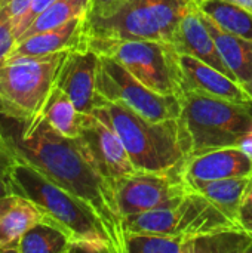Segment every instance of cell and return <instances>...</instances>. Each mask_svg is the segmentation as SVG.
<instances>
[{"mask_svg":"<svg viewBox=\"0 0 252 253\" xmlns=\"http://www.w3.org/2000/svg\"><path fill=\"white\" fill-rule=\"evenodd\" d=\"M6 133L21 160L33 165L92 208L107 227L116 253H126L123 219L117 208L114 184L97 169L79 138L62 136L45 119L30 132L19 129L6 130Z\"/></svg>","mask_w":252,"mask_h":253,"instance_id":"6da1fadb","label":"cell"},{"mask_svg":"<svg viewBox=\"0 0 252 253\" xmlns=\"http://www.w3.org/2000/svg\"><path fill=\"white\" fill-rule=\"evenodd\" d=\"M92 114L114 129L138 172H171L187 160L178 119L153 122L101 96Z\"/></svg>","mask_w":252,"mask_h":253,"instance_id":"7a4b0ae2","label":"cell"},{"mask_svg":"<svg viewBox=\"0 0 252 253\" xmlns=\"http://www.w3.org/2000/svg\"><path fill=\"white\" fill-rule=\"evenodd\" d=\"M10 190L12 196L31 200L45 215V221L62 228L71 242H101L116 252L107 227L92 208L18 156L10 172Z\"/></svg>","mask_w":252,"mask_h":253,"instance_id":"3957f363","label":"cell"},{"mask_svg":"<svg viewBox=\"0 0 252 253\" xmlns=\"http://www.w3.org/2000/svg\"><path fill=\"white\" fill-rule=\"evenodd\" d=\"M180 99L178 125L187 159L211 150L238 147L252 126V105L195 90H184Z\"/></svg>","mask_w":252,"mask_h":253,"instance_id":"277c9868","label":"cell"},{"mask_svg":"<svg viewBox=\"0 0 252 253\" xmlns=\"http://www.w3.org/2000/svg\"><path fill=\"white\" fill-rule=\"evenodd\" d=\"M67 52L45 56H15L0 65V116L30 132L43 110Z\"/></svg>","mask_w":252,"mask_h":253,"instance_id":"5b68a950","label":"cell"},{"mask_svg":"<svg viewBox=\"0 0 252 253\" xmlns=\"http://www.w3.org/2000/svg\"><path fill=\"white\" fill-rule=\"evenodd\" d=\"M195 0H123L108 16L86 21V46L114 40H157L171 43Z\"/></svg>","mask_w":252,"mask_h":253,"instance_id":"8992f818","label":"cell"},{"mask_svg":"<svg viewBox=\"0 0 252 253\" xmlns=\"http://www.w3.org/2000/svg\"><path fill=\"white\" fill-rule=\"evenodd\" d=\"M98 55L111 56L149 89L169 96L184 92L180 53L171 43L157 40H114L89 44Z\"/></svg>","mask_w":252,"mask_h":253,"instance_id":"52a82bcc","label":"cell"},{"mask_svg":"<svg viewBox=\"0 0 252 253\" xmlns=\"http://www.w3.org/2000/svg\"><path fill=\"white\" fill-rule=\"evenodd\" d=\"M125 234L198 236L226 230H241L202 194L190 191L177 203L123 218Z\"/></svg>","mask_w":252,"mask_h":253,"instance_id":"ba28073f","label":"cell"},{"mask_svg":"<svg viewBox=\"0 0 252 253\" xmlns=\"http://www.w3.org/2000/svg\"><path fill=\"white\" fill-rule=\"evenodd\" d=\"M97 93L102 99L120 104L153 122L177 120L181 114V99L178 96L160 95L149 89L107 55H100Z\"/></svg>","mask_w":252,"mask_h":253,"instance_id":"9c48e42d","label":"cell"},{"mask_svg":"<svg viewBox=\"0 0 252 253\" xmlns=\"http://www.w3.org/2000/svg\"><path fill=\"white\" fill-rule=\"evenodd\" d=\"M190 191L181 168L171 172H135L114 181L122 219L177 203Z\"/></svg>","mask_w":252,"mask_h":253,"instance_id":"30bf717a","label":"cell"},{"mask_svg":"<svg viewBox=\"0 0 252 253\" xmlns=\"http://www.w3.org/2000/svg\"><path fill=\"white\" fill-rule=\"evenodd\" d=\"M126 253H250L252 237L242 230L198 236L125 234Z\"/></svg>","mask_w":252,"mask_h":253,"instance_id":"8fae6325","label":"cell"},{"mask_svg":"<svg viewBox=\"0 0 252 253\" xmlns=\"http://www.w3.org/2000/svg\"><path fill=\"white\" fill-rule=\"evenodd\" d=\"M97 169L113 184L116 179L138 172L114 129L95 114H86L79 136Z\"/></svg>","mask_w":252,"mask_h":253,"instance_id":"7c38bea8","label":"cell"},{"mask_svg":"<svg viewBox=\"0 0 252 253\" xmlns=\"http://www.w3.org/2000/svg\"><path fill=\"white\" fill-rule=\"evenodd\" d=\"M100 55L91 47H77L65 53L58 71L56 86L64 90L82 114H91L95 108L97 71Z\"/></svg>","mask_w":252,"mask_h":253,"instance_id":"4fadbf2b","label":"cell"},{"mask_svg":"<svg viewBox=\"0 0 252 253\" xmlns=\"http://www.w3.org/2000/svg\"><path fill=\"white\" fill-rule=\"evenodd\" d=\"M181 175L186 182L252 176V159L239 147L211 150L189 157L181 166Z\"/></svg>","mask_w":252,"mask_h":253,"instance_id":"5bb4252c","label":"cell"},{"mask_svg":"<svg viewBox=\"0 0 252 253\" xmlns=\"http://www.w3.org/2000/svg\"><path fill=\"white\" fill-rule=\"evenodd\" d=\"M180 67L184 90H195L214 98L252 105V99L247 89L215 67L184 53H180Z\"/></svg>","mask_w":252,"mask_h":253,"instance_id":"9a60e30c","label":"cell"},{"mask_svg":"<svg viewBox=\"0 0 252 253\" xmlns=\"http://www.w3.org/2000/svg\"><path fill=\"white\" fill-rule=\"evenodd\" d=\"M171 44L178 53L195 56L199 61L206 62L232 77L229 68L226 67L218 53L215 42L208 30L201 9L196 4V0L181 18Z\"/></svg>","mask_w":252,"mask_h":253,"instance_id":"2e32d148","label":"cell"},{"mask_svg":"<svg viewBox=\"0 0 252 253\" xmlns=\"http://www.w3.org/2000/svg\"><path fill=\"white\" fill-rule=\"evenodd\" d=\"M85 16L74 18L56 28L40 31L16 40L10 58L45 56L68 52L77 47H85Z\"/></svg>","mask_w":252,"mask_h":253,"instance_id":"e0dca14e","label":"cell"},{"mask_svg":"<svg viewBox=\"0 0 252 253\" xmlns=\"http://www.w3.org/2000/svg\"><path fill=\"white\" fill-rule=\"evenodd\" d=\"M202 15L223 62L229 68L232 77L245 87L252 79V40L221 30L205 13Z\"/></svg>","mask_w":252,"mask_h":253,"instance_id":"ac0fdd59","label":"cell"},{"mask_svg":"<svg viewBox=\"0 0 252 253\" xmlns=\"http://www.w3.org/2000/svg\"><path fill=\"white\" fill-rule=\"evenodd\" d=\"M252 176H238L208 182H187L192 190L202 194L217 206L230 221L238 225V213L242 200L250 188ZM239 227V225H238Z\"/></svg>","mask_w":252,"mask_h":253,"instance_id":"d6986e66","label":"cell"},{"mask_svg":"<svg viewBox=\"0 0 252 253\" xmlns=\"http://www.w3.org/2000/svg\"><path fill=\"white\" fill-rule=\"evenodd\" d=\"M42 221L45 215L31 200L13 196L10 206L0 216V252H13L21 237Z\"/></svg>","mask_w":252,"mask_h":253,"instance_id":"ffe728a7","label":"cell"},{"mask_svg":"<svg viewBox=\"0 0 252 253\" xmlns=\"http://www.w3.org/2000/svg\"><path fill=\"white\" fill-rule=\"evenodd\" d=\"M198 7L221 30L252 40V13L230 0H196Z\"/></svg>","mask_w":252,"mask_h":253,"instance_id":"44dd1931","label":"cell"},{"mask_svg":"<svg viewBox=\"0 0 252 253\" xmlns=\"http://www.w3.org/2000/svg\"><path fill=\"white\" fill-rule=\"evenodd\" d=\"M86 114H82L68 95L56 84L50 92L43 110V119L62 136L79 138Z\"/></svg>","mask_w":252,"mask_h":253,"instance_id":"7402d4cb","label":"cell"},{"mask_svg":"<svg viewBox=\"0 0 252 253\" xmlns=\"http://www.w3.org/2000/svg\"><path fill=\"white\" fill-rule=\"evenodd\" d=\"M71 237L59 227L42 221L33 225L16 243V253H70Z\"/></svg>","mask_w":252,"mask_h":253,"instance_id":"603a6c76","label":"cell"},{"mask_svg":"<svg viewBox=\"0 0 252 253\" xmlns=\"http://www.w3.org/2000/svg\"><path fill=\"white\" fill-rule=\"evenodd\" d=\"M88 6L89 0H55L30 22V25L16 40L40 31L56 28L74 18L85 16L88 13Z\"/></svg>","mask_w":252,"mask_h":253,"instance_id":"cb8c5ba5","label":"cell"},{"mask_svg":"<svg viewBox=\"0 0 252 253\" xmlns=\"http://www.w3.org/2000/svg\"><path fill=\"white\" fill-rule=\"evenodd\" d=\"M15 162H16V154L9 139V145L0 148V200L12 196L10 172H12Z\"/></svg>","mask_w":252,"mask_h":253,"instance_id":"d4e9b609","label":"cell"},{"mask_svg":"<svg viewBox=\"0 0 252 253\" xmlns=\"http://www.w3.org/2000/svg\"><path fill=\"white\" fill-rule=\"evenodd\" d=\"M16 36L10 18L0 7V65L10 58V53L15 47Z\"/></svg>","mask_w":252,"mask_h":253,"instance_id":"484cf974","label":"cell"},{"mask_svg":"<svg viewBox=\"0 0 252 253\" xmlns=\"http://www.w3.org/2000/svg\"><path fill=\"white\" fill-rule=\"evenodd\" d=\"M33 1L34 0H0V7L10 18V21L13 24V28H16L19 21L30 10Z\"/></svg>","mask_w":252,"mask_h":253,"instance_id":"4316f807","label":"cell"},{"mask_svg":"<svg viewBox=\"0 0 252 253\" xmlns=\"http://www.w3.org/2000/svg\"><path fill=\"white\" fill-rule=\"evenodd\" d=\"M123 0H89L88 13L85 16L86 21L100 19L111 15L122 3Z\"/></svg>","mask_w":252,"mask_h":253,"instance_id":"83f0119b","label":"cell"},{"mask_svg":"<svg viewBox=\"0 0 252 253\" xmlns=\"http://www.w3.org/2000/svg\"><path fill=\"white\" fill-rule=\"evenodd\" d=\"M238 225L242 231H245L252 237V182L242 200L241 208H239Z\"/></svg>","mask_w":252,"mask_h":253,"instance_id":"f1b7e54d","label":"cell"},{"mask_svg":"<svg viewBox=\"0 0 252 253\" xmlns=\"http://www.w3.org/2000/svg\"><path fill=\"white\" fill-rule=\"evenodd\" d=\"M52 1H55V0H34L33 1V4H31V7H30V10L25 13V16L19 21V24L16 25V28H15V36H16V39L25 31V28L30 25V22L43 10V9H46Z\"/></svg>","mask_w":252,"mask_h":253,"instance_id":"f546056e","label":"cell"},{"mask_svg":"<svg viewBox=\"0 0 252 253\" xmlns=\"http://www.w3.org/2000/svg\"><path fill=\"white\" fill-rule=\"evenodd\" d=\"M244 153H247L252 159V126L248 129V132L244 135V138L241 139L239 145H238Z\"/></svg>","mask_w":252,"mask_h":253,"instance_id":"4dcf8cb0","label":"cell"},{"mask_svg":"<svg viewBox=\"0 0 252 253\" xmlns=\"http://www.w3.org/2000/svg\"><path fill=\"white\" fill-rule=\"evenodd\" d=\"M6 145H9V136L6 133L4 127L1 126V123H0V148H3Z\"/></svg>","mask_w":252,"mask_h":253,"instance_id":"1f68e13d","label":"cell"},{"mask_svg":"<svg viewBox=\"0 0 252 253\" xmlns=\"http://www.w3.org/2000/svg\"><path fill=\"white\" fill-rule=\"evenodd\" d=\"M12 200H13V196H10V197H6V199H1L0 200V216L3 215V212L10 206V203H12Z\"/></svg>","mask_w":252,"mask_h":253,"instance_id":"d6a6232c","label":"cell"},{"mask_svg":"<svg viewBox=\"0 0 252 253\" xmlns=\"http://www.w3.org/2000/svg\"><path fill=\"white\" fill-rule=\"evenodd\" d=\"M230 1H233V3H236V4L245 7L247 10H250L252 13V0H230Z\"/></svg>","mask_w":252,"mask_h":253,"instance_id":"836d02e7","label":"cell"},{"mask_svg":"<svg viewBox=\"0 0 252 253\" xmlns=\"http://www.w3.org/2000/svg\"><path fill=\"white\" fill-rule=\"evenodd\" d=\"M245 89H247V92L250 93V96H251V99H252V79H251V82L245 86Z\"/></svg>","mask_w":252,"mask_h":253,"instance_id":"e575fe53","label":"cell"}]
</instances>
